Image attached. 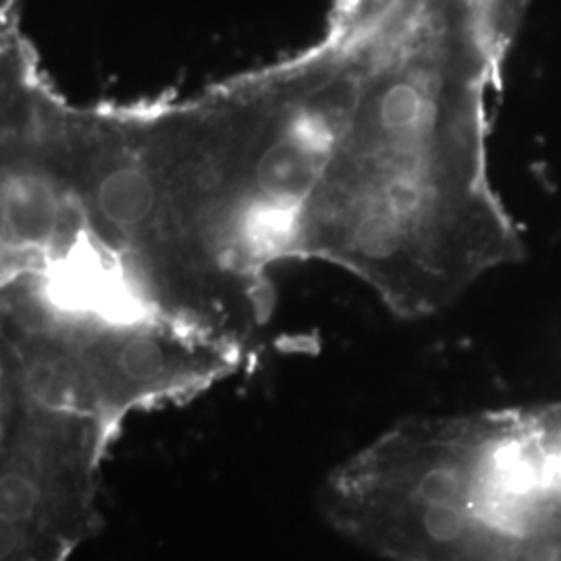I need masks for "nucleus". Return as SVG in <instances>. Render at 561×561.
<instances>
[{"mask_svg": "<svg viewBox=\"0 0 561 561\" xmlns=\"http://www.w3.org/2000/svg\"><path fill=\"white\" fill-rule=\"evenodd\" d=\"M356 85L352 48L322 27L183 101L76 106L78 198L150 310L250 358L275 312L273 271L304 261Z\"/></svg>", "mask_w": 561, "mask_h": 561, "instance_id": "obj_1", "label": "nucleus"}, {"mask_svg": "<svg viewBox=\"0 0 561 561\" xmlns=\"http://www.w3.org/2000/svg\"><path fill=\"white\" fill-rule=\"evenodd\" d=\"M243 362L141 306L65 300L32 280L0 291V379L113 435L134 412L198 396Z\"/></svg>", "mask_w": 561, "mask_h": 561, "instance_id": "obj_3", "label": "nucleus"}, {"mask_svg": "<svg viewBox=\"0 0 561 561\" xmlns=\"http://www.w3.org/2000/svg\"><path fill=\"white\" fill-rule=\"evenodd\" d=\"M96 422L0 379V561H69L99 524L106 445Z\"/></svg>", "mask_w": 561, "mask_h": 561, "instance_id": "obj_4", "label": "nucleus"}, {"mask_svg": "<svg viewBox=\"0 0 561 561\" xmlns=\"http://www.w3.org/2000/svg\"><path fill=\"white\" fill-rule=\"evenodd\" d=\"M358 85L304 261L366 283L401 319L447 308L522 241L489 183V94L512 44L449 0H329Z\"/></svg>", "mask_w": 561, "mask_h": 561, "instance_id": "obj_2", "label": "nucleus"}]
</instances>
